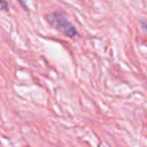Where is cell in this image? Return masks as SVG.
I'll list each match as a JSON object with an SVG mask.
<instances>
[{
	"label": "cell",
	"mask_w": 147,
	"mask_h": 147,
	"mask_svg": "<svg viewBox=\"0 0 147 147\" xmlns=\"http://www.w3.org/2000/svg\"><path fill=\"white\" fill-rule=\"evenodd\" d=\"M19 1L21 2V4H23L24 7H25V6H26V4H25V0H19Z\"/></svg>",
	"instance_id": "cell-4"
},
{
	"label": "cell",
	"mask_w": 147,
	"mask_h": 147,
	"mask_svg": "<svg viewBox=\"0 0 147 147\" xmlns=\"http://www.w3.org/2000/svg\"><path fill=\"white\" fill-rule=\"evenodd\" d=\"M0 10H8V4L4 0H0Z\"/></svg>",
	"instance_id": "cell-2"
},
{
	"label": "cell",
	"mask_w": 147,
	"mask_h": 147,
	"mask_svg": "<svg viewBox=\"0 0 147 147\" xmlns=\"http://www.w3.org/2000/svg\"><path fill=\"white\" fill-rule=\"evenodd\" d=\"M46 19L48 20V22L55 29H57L59 32L63 33L64 35L70 37V38L77 37L78 32L76 30L75 26L63 14L57 13V12H52V13H49L46 16Z\"/></svg>",
	"instance_id": "cell-1"
},
{
	"label": "cell",
	"mask_w": 147,
	"mask_h": 147,
	"mask_svg": "<svg viewBox=\"0 0 147 147\" xmlns=\"http://www.w3.org/2000/svg\"><path fill=\"white\" fill-rule=\"evenodd\" d=\"M142 26H143L144 30H145L147 33V21H142Z\"/></svg>",
	"instance_id": "cell-3"
}]
</instances>
